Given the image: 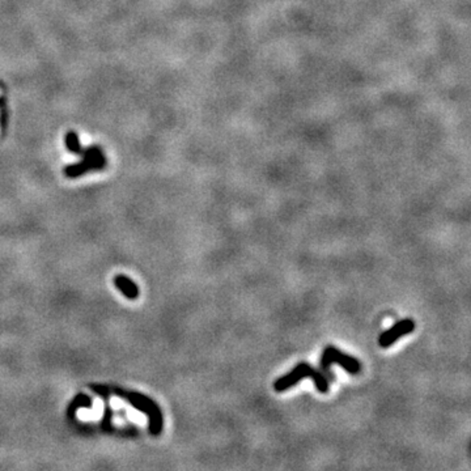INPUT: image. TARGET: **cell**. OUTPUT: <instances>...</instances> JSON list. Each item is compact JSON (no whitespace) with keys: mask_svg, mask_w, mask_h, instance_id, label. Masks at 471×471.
<instances>
[{"mask_svg":"<svg viewBox=\"0 0 471 471\" xmlns=\"http://www.w3.org/2000/svg\"><path fill=\"white\" fill-rule=\"evenodd\" d=\"M92 389L99 394H105L109 393V391H113V393L123 397L124 399H127L135 409H138L139 411L144 412V414H147V415L149 416V432H151L153 436H158V434L161 433L162 425H164V419H162L161 410L157 406V403L153 402L151 398L146 397V395H143V394L140 393L123 391L119 390V389H110V390H109V389H101L98 388V386H96V388L93 386Z\"/></svg>","mask_w":471,"mask_h":471,"instance_id":"6da1fadb","label":"cell"},{"mask_svg":"<svg viewBox=\"0 0 471 471\" xmlns=\"http://www.w3.org/2000/svg\"><path fill=\"white\" fill-rule=\"evenodd\" d=\"M305 378H312V381L316 385L317 390L319 393L326 394L329 391V380L323 376V373L318 369H314L313 366L308 363H300L296 365L289 373H287L283 377H279L274 382V389L278 393H283V391L288 390L292 386L296 384L305 380Z\"/></svg>","mask_w":471,"mask_h":471,"instance_id":"7a4b0ae2","label":"cell"},{"mask_svg":"<svg viewBox=\"0 0 471 471\" xmlns=\"http://www.w3.org/2000/svg\"><path fill=\"white\" fill-rule=\"evenodd\" d=\"M334 363L339 364L350 375H357L360 372V369H361V364H360L359 360L350 356L347 353L342 352L341 350H338L334 346H327V347L323 348L322 356H321V360H319V371L329 380V382L335 381V375L330 369L331 364Z\"/></svg>","mask_w":471,"mask_h":471,"instance_id":"3957f363","label":"cell"},{"mask_svg":"<svg viewBox=\"0 0 471 471\" xmlns=\"http://www.w3.org/2000/svg\"><path fill=\"white\" fill-rule=\"evenodd\" d=\"M106 165V158L97 147L88 148L84 152V160L78 164L69 165L64 169V176L69 178H76L90 171H99Z\"/></svg>","mask_w":471,"mask_h":471,"instance_id":"277c9868","label":"cell"},{"mask_svg":"<svg viewBox=\"0 0 471 471\" xmlns=\"http://www.w3.org/2000/svg\"><path fill=\"white\" fill-rule=\"evenodd\" d=\"M414 330H415V322H414L412 319H400V321L394 323L390 329L385 330L384 332H381V335L378 337V344H380V347L382 348H389L390 346H393L398 339L403 338L405 335L411 334Z\"/></svg>","mask_w":471,"mask_h":471,"instance_id":"5b68a950","label":"cell"},{"mask_svg":"<svg viewBox=\"0 0 471 471\" xmlns=\"http://www.w3.org/2000/svg\"><path fill=\"white\" fill-rule=\"evenodd\" d=\"M114 284L122 293L126 296L130 300H135V298L139 297V288H138V285L127 278V276L124 275H118L114 278Z\"/></svg>","mask_w":471,"mask_h":471,"instance_id":"8992f818","label":"cell"},{"mask_svg":"<svg viewBox=\"0 0 471 471\" xmlns=\"http://www.w3.org/2000/svg\"><path fill=\"white\" fill-rule=\"evenodd\" d=\"M65 146L69 148L70 152L72 153H81V147H80V140H79L78 133L74 132V131H70L65 135Z\"/></svg>","mask_w":471,"mask_h":471,"instance_id":"52a82bcc","label":"cell"}]
</instances>
